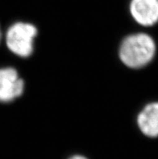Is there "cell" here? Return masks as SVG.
<instances>
[{
    "instance_id": "cell-5",
    "label": "cell",
    "mask_w": 158,
    "mask_h": 159,
    "mask_svg": "<svg viewBox=\"0 0 158 159\" xmlns=\"http://www.w3.org/2000/svg\"><path fill=\"white\" fill-rule=\"evenodd\" d=\"M137 124L143 134L148 137H158V102L148 103L140 111Z\"/></svg>"
},
{
    "instance_id": "cell-7",
    "label": "cell",
    "mask_w": 158,
    "mask_h": 159,
    "mask_svg": "<svg viewBox=\"0 0 158 159\" xmlns=\"http://www.w3.org/2000/svg\"><path fill=\"white\" fill-rule=\"evenodd\" d=\"M1 38H2V32H1V28H0V42H1Z\"/></svg>"
},
{
    "instance_id": "cell-6",
    "label": "cell",
    "mask_w": 158,
    "mask_h": 159,
    "mask_svg": "<svg viewBox=\"0 0 158 159\" xmlns=\"http://www.w3.org/2000/svg\"><path fill=\"white\" fill-rule=\"evenodd\" d=\"M70 159H87L86 157H83V156H81V155H74L73 157H70Z\"/></svg>"
},
{
    "instance_id": "cell-1",
    "label": "cell",
    "mask_w": 158,
    "mask_h": 159,
    "mask_svg": "<svg viewBox=\"0 0 158 159\" xmlns=\"http://www.w3.org/2000/svg\"><path fill=\"white\" fill-rule=\"evenodd\" d=\"M156 51V43L152 36L145 33H136L123 40L120 48V57L129 68L140 69L152 61Z\"/></svg>"
},
{
    "instance_id": "cell-2",
    "label": "cell",
    "mask_w": 158,
    "mask_h": 159,
    "mask_svg": "<svg viewBox=\"0 0 158 159\" xmlns=\"http://www.w3.org/2000/svg\"><path fill=\"white\" fill-rule=\"evenodd\" d=\"M36 34L37 29L34 25L28 23H16L7 32V46L15 54L28 57L33 52V41Z\"/></svg>"
},
{
    "instance_id": "cell-4",
    "label": "cell",
    "mask_w": 158,
    "mask_h": 159,
    "mask_svg": "<svg viewBox=\"0 0 158 159\" xmlns=\"http://www.w3.org/2000/svg\"><path fill=\"white\" fill-rule=\"evenodd\" d=\"M130 11L142 26H152L158 22V0H132Z\"/></svg>"
},
{
    "instance_id": "cell-3",
    "label": "cell",
    "mask_w": 158,
    "mask_h": 159,
    "mask_svg": "<svg viewBox=\"0 0 158 159\" xmlns=\"http://www.w3.org/2000/svg\"><path fill=\"white\" fill-rule=\"evenodd\" d=\"M24 88V81L14 68L0 69V102H11L22 95Z\"/></svg>"
}]
</instances>
